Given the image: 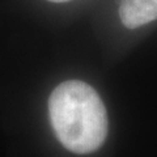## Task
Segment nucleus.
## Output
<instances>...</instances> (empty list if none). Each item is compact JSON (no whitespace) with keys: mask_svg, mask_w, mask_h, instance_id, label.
Here are the masks:
<instances>
[{"mask_svg":"<svg viewBox=\"0 0 157 157\" xmlns=\"http://www.w3.org/2000/svg\"><path fill=\"white\" fill-rule=\"evenodd\" d=\"M119 17L128 29L149 24L157 20V0H122Z\"/></svg>","mask_w":157,"mask_h":157,"instance_id":"nucleus-2","label":"nucleus"},{"mask_svg":"<svg viewBox=\"0 0 157 157\" xmlns=\"http://www.w3.org/2000/svg\"><path fill=\"white\" fill-rule=\"evenodd\" d=\"M48 2H52V3H66V2H70V0H48Z\"/></svg>","mask_w":157,"mask_h":157,"instance_id":"nucleus-3","label":"nucleus"},{"mask_svg":"<svg viewBox=\"0 0 157 157\" xmlns=\"http://www.w3.org/2000/svg\"><path fill=\"white\" fill-rule=\"evenodd\" d=\"M50 122L68 151L86 155L97 151L107 135V115L101 97L84 81L59 84L48 98Z\"/></svg>","mask_w":157,"mask_h":157,"instance_id":"nucleus-1","label":"nucleus"}]
</instances>
